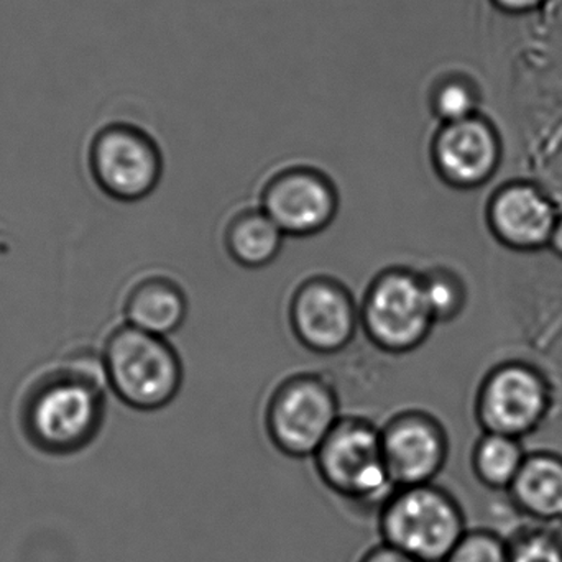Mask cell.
<instances>
[{
  "label": "cell",
  "mask_w": 562,
  "mask_h": 562,
  "mask_svg": "<svg viewBox=\"0 0 562 562\" xmlns=\"http://www.w3.org/2000/svg\"><path fill=\"white\" fill-rule=\"evenodd\" d=\"M104 413L101 380L75 367L46 376L25 406L30 441L49 454H69L98 435Z\"/></svg>",
  "instance_id": "6da1fadb"
},
{
  "label": "cell",
  "mask_w": 562,
  "mask_h": 562,
  "mask_svg": "<svg viewBox=\"0 0 562 562\" xmlns=\"http://www.w3.org/2000/svg\"><path fill=\"white\" fill-rule=\"evenodd\" d=\"M382 543L419 562H445L468 533L464 512L435 484L395 488L379 510Z\"/></svg>",
  "instance_id": "7a4b0ae2"
},
{
  "label": "cell",
  "mask_w": 562,
  "mask_h": 562,
  "mask_svg": "<svg viewBox=\"0 0 562 562\" xmlns=\"http://www.w3.org/2000/svg\"><path fill=\"white\" fill-rule=\"evenodd\" d=\"M314 458L324 485L350 504L380 510L395 491L383 456L382 432L367 423H337Z\"/></svg>",
  "instance_id": "3957f363"
},
{
  "label": "cell",
  "mask_w": 562,
  "mask_h": 562,
  "mask_svg": "<svg viewBox=\"0 0 562 562\" xmlns=\"http://www.w3.org/2000/svg\"><path fill=\"white\" fill-rule=\"evenodd\" d=\"M102 369L115 395L138 409L167 405L180 386V363L173 349L164 337L131 324L109 337Z\"/></svg>",
  "instance_id": "277c9868"
},
{
  "label": "cell",
  "mask_w": 562,
  "mask_h": 562,
  "mask_svg": "<svg viewBox=\"0 0 562 562\" xmlns=\"http://www.w3.org/2000/svg\"><path fill=\"white\" fill-rule=\"evenodd\" d=\"M89 165L101 190L121 201L147 196L161 171L158 148L145 132L131 124L102 127L92 138Z\"/></svg>",
  "instance_id": "5b68a950"
},
{
  "label": "cell",
  "mask_w": 562,
  "mask_h": 562,
  "mask_svg": "<svg viewBox=\"0 0 562 562\" xmlns=\"http://www.w3.org/2000/svg\"><path fill=\"white\" fill-rule=\"evenodd\" d=\"M363 321L373 340L385 349L400 352L418 346L435 321L423 280L403 272L383 276L367 296Z\"/></svg>",
  "instance_id": "8992f818"
},
{
  "label": "cell",
  "mask_w": 562,
  "mask_h": 562,
  "mask_svg": "<svg viewBox=\"0 0 562 562\" xmlns=\"http://www.w3.org/2000/svg\"><path fill=\"white\" fill-rule=\"evenodd\" d=\"M336 402L323 383L300 380L284 386L273 402L270 432L291 458L316 456L337 425Z\"/></svg>",
  "instance_id": "52a82bcc"
},
{
  "label": "cell",
  "mask_w": 562,
  "mask_h": 562,
  "mask_svg": "<svg viewBox=\"0 0 562 562\" xmlns=\"http://www.w3.org/2000/svg\"><path fill=\"white\" fill-rule=\"evenodd\" d=\"M547 408V385L537 373L525 367H504L487 380L482 390V419L495 435L517 439L541 422Z\"/></svg>",
  "instance_id": "ba28073f"
},
{
  "label": "cell",
  "mask_w": 562,
  "mask_h": 562,
  "mask_svg": "<svg viewBox=\"0 0 562 562\" xmlns=\"http://www.w3.org/2000/svg\"><path fill=\"white\" fill-rule=\"evenodd\" d=\"M383 456L395 488L432 484L445 468L448 442L426 416H403L382 432Z\"/></svg>",
  "instance_id": "9c48e42d"
},
{
  "label": "cell",
  "mask_w": 562,
  "mask_h": 562,
  "mask_svg": "<svg viewBox=\"0 0 562 562\" xmlns=\"http://www.w3.org/2000/svg\"><path fill=\"white\" fill-rule=\"evenodd\" d=\"M501 145L494 128L477 115L442 124L436 135L435 160L446 180L474 187L494 173Z\"/></svg>",
  "instance_id": "30bf717a"
},
{
  "label": "cell",
  "mask_w": 562,
  "mask_h": 562,
  "mask_svg": "<svg viewBox=\"0 0 562 562\" xmlns=\"http://www.w3.org/2000/svg\"><path fill=\"white\" fill-rule=\"evenodd\" d=\"M334 211L336 198L329 184L307 171L284 175L266 194V214L283 234L317 233L333 220Z\"/></svg>",
  "instance_id": "8fae6325"
},
{
  "label": "cell",
  "mask_w": 562,
  "mask_h": 562,
  "mask_svg": "<svg viewBox=\"0 0 562 562\" xmlns=\"http://www.w3.org/2000/svg\"><path fill=\"white\" fill-rule=\"evenodd\" d=\"M293 319L297 336L321 352L342 349L356 329L352 301L329 281H311L297 293Z\"/></svg>",
  "instance_id": "7c38bea8"
},
{
  "label": "cell",
  "mask_w": 562,
  "mask_h": 562,
  "mask_svg": "<svg viewBox=\"0 0 562 562\" xmlns=\"http://www.w3.org/2000/svg\"><path fill=\"white\" fill-rule=\"evenodd\" d=\"M491 221L504 243L520 249H537L550 244L558 217L553 203L541 191L528 184H515L497 194Z\"/></svg>",
  "instance_id": "4fadbf2b"
},
{
  "label": "cell",
  "mask_w": 562,
  "mask_h": 562,
  "mask_svg": "<svg viewBox=\"0 0 562 562\" xmlns=\"http://www.w3.org/2000/svg\"><path fill=\"white\" fill-rule=\"evenodd\" d=\"M510 492L517 507L528 517L562 524V459L548 454L525 459Z\"/></svg>",
  "instance_id": "5bb4252c"
},
{
  "label": "cell",
  "mask_w": 562,
  "mask_h": 562,
  "mask_svg": "<svg viewBox=\"0 0 562 562\" xmlns=\"http://www.w3.org/2000/svg\"><path fill=\"white\" fill-rule=\"evenodd\" d=\"M184 314L187 303L183 294L167 281L138 284L125 303L128 324L151 336L164 337L173 333L183 323Z\"/></svg>",
  "instance_id": "9a60e30c"
},
{
  "label": "cell",
  "mask_w": 562,
  "mask_h": 562,
  "mask_svg": "<svg viewBox=\"0 0 562 562\" xmlns=\"http://www.w3.org/2000/svg\"><path fill=\"white\" fill-rule=\"evenodd\" d=\"M525 459L517 439L491 432L475 448L474 471L479 481L487 487L510 491L524 468Z\"/></svg>",
  "instance_id": "2e32d148"
},
{
  "label": "cell",
  "mask_w": 562,
  "mask_h": 562,
  "mask_svg": "<svg viewBox=\"0 0 562 562\" xmlns=\"http://www.w3.org/2000/svg\"><path fill=\"white\" fill-rule=\"evenodd\" d=\"M281 240L283 233L266 213L249 214L231 231V252L244 266H266L279 254Z\"/></svg>",
  "instance_id": "e0dca14e"
},
{
  "label": "cell",
  "mask_w": 562,
  "mask_h": 562,
  "mask_svg": "<svg viewBox=\"0 0 562 562\" xmlns=\"http://www.w3.org/2000/svg\"><path fill=\"white\" fill-rule=\"evenodd\" d=\"M477 95L468 82L451 79L441 82L432 94V111L442 124L465 121L475 115Z\"/></svg>",
  "instance_id": "ac0fdd59"
},
{
  "label": "cell",
  "mask_w": 562,
  "mask_h": 562,
  "mask_svg": "<svg viewBox=\"0 0 562 562\" xmlns=\"http://www.w3.org/2000/svg\"><path fill=\"white\" fill-rule=\"evenodd\" d=\"M508 562H562V541L557 533L535 530L508 547Z\"/></svg>",
  "instance_id": "d6986e66"
},
{
  "label": "cell",
  "mask_w": 562,
  "mask_h": 562,
  "mask_svg": "<svg viewBox=\"0 0 562 562\" xmlns=\"http://www.w3.org/2000/svg\"><path fill=\"white\" fill-rule=\"evenodd\" d=\"M445 562H508V547L488 531H468Z\"/></svg>",
  "instance_id": "ffe728a7"
},
{
  "label": "cell",
  "mask_w": 562,
  "mask_h": 562,
  "mask_svg": "<svg viewBox=\"0 0 562 562\" xmlns=\"http://www.w3.org/2000/svg\"><path fill=\"white\" fill-rule=\"evenodd\" d=\"M426 301L435 319H448L461 307L462 293L458 281L446 273H435L423 280Z\"/></svg>",
  "instance_id": "44dd1931"
},
{
  "label": "cell",
  "mask_w": 562,
  "mask_h": 562,
  "mask_svg": "<svg viewBox=\"0 0 562 562\" xmlns=\"http://www.w3.org/2000/svg\"><path fill=\"white\" fill-rule=\"evenodd\" d=\"M359 562H419L413 560L408 554L402 553L390 544L380 543L370 548Z\"/></svg>",
  "instance_id": "7402d4cb"
},
{
  "label": "cell",
  "mask_w": 562,
  "mask_h": 562,
  "mask_svg": "<svg viewBox=\"0 0 562 562\" xmlns=\"http://www.w3.org/2000/svg\"><path fill=\"white\" fill-rule=\"evenodd\" d=\"M547 2L548 0H494L495 5L514 13L530 12Z\"/></svg>",
  "instance_id": "603a6c76"
},
{
  "label": "cell",
  "mask_w": 562,
  "mask_h": 562,
  "mask_svg": "<svg viewBox=\"0 0 562 562\" xmlns=\"http://www.w3.org/2000/svg\"><path fill=\"white\" fill-rule=\"evenodd\" d=\"M550 246L557 250L558 254L562 257V217L557 223V227H554L553 236H551Z\"/></svg>",
  "instance_id": "cb8c5ba5"
}]
</instances>
